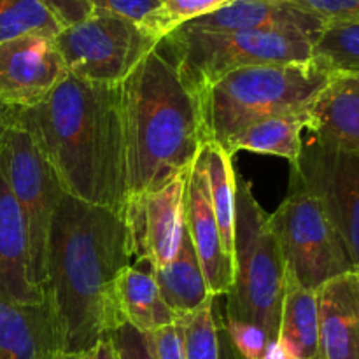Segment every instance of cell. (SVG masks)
Segmentation results:
<instances>
[{"instance_id": "1", "label": "cell", "mask_w": 359, "mask_h": 359, "mask_svg": "<svg viewBox=\"0 0 359 359\" xmlns=\"http://www.w3.org/2000/svg\"><path fill=\"white\" fill-rule=\"evenodd\" d=\"M128 265L121 214L63 193L49 231L46 294L72 356L91 353L125 323L118 283Z\"/></svg>"}, {"instance_id": "2", "label": "cell", "mask_w": 359, "mask_h": 359, "mask_svg": "<svg viewBox=\"0 0 359 359\" xmlns=\"http://www.w3.org/2000/svg\"><path fill=\"white\" fill-rule=\"evenodd\" d=\"M51 165L63 193L121 214L126 202L121 84L69 76L41 104L13 109Z\"/></svg>"}, {"instance_id": "3", "label": "cell", "mask_w": 359, "mask_h": 359, "mask_svg": "<svg viewBox=\"0 0 359 359\" xmlns=\"http://www.w3.org/2000/svg\"><path fill=\"white\" fill-rule=\"evenodd\" d=\"M121 126L128 196L189 170L207 142L200 91L163 41L121 83Z\"/></svg>"}, {"instance_id": "4", "label": "cell", "mask_w": 359, "mask_h": 359, "mask_svg": "<svg viewBox=\"0 0 359 359\" xmlns=\"http://www.w3.org/2000/svg\"><path fill=\"white\" fill-rule=\"evenodd\" d=\"M328 72L312 62L233 70L200 91L207 142L223 146L256 121L305 112L328 86Z\"/></svg>"}, {"instance_id": "5", "label": "cell", "mask_w": 359, "mask_h": 359, "mask_svg": "<svg viewBox=\"0 0 359 359\" xmlns=\"http://www.w3.org/2000/svg\"><path fill=\"white\" fill-rule=\"evenodd\" d=\"M284 290L286 265L270 214L237 172L233 284L226 294V318L258 325L277 340Z\"/></svg>"}, {"instance_id": "6", "label": "cell", "mask_w": 359, "mask_h": 359, "mask_svg": "<svg viewBox=\"0 0 359 359\" xmlns=\"http://www.w3.org/2000/svg\"><path fill=\"white\" fill-rule=\"evenodd\" d=\"M314 41L311 35L286 30L214 34L182 27L163 39L182 76L198 91L245 67L311 62Z\"/></svg>"}, {"instance_id": "7", "label": "cell", "mask_w": 359, "mask_h": 359, "mask_svg": "<svg viewBox=\"0 0 359 359\" xmlns=\"http://www.w3.org/2000/svg\"><path fill=\"white\" fill-rule=\"evenodd\" d=\"M270 223L279 241L286 277L298 286L318 291L335 277L356 272L321 202L293 174H290L287 196L270 214Z\"/></svg>"}, {"instance_id": "8", "label": "cell", "mask_w": 359, "mask_h": 359, "mask_svg": "<svg viewBox=\"0 0 359 359\" xmlns=\"http://www.w3.org/2000/svg\"><path fill=\"white\" fill-rule=\"evenodd\" d=\"M0 170L27 224L30 279L46 291L49 231L63 189L30 133L14 123L0 137Z\"/></svg>"}, {"instance_id": "9", "label": "cell", "mask_w": 359, "mask_h": 359, "mask_svg": "<svg viewBox=\"0 0 359 359\" xmlns=\"http://www.w3.org/2000/svg\"><path fill=\"white\" fill-rule=\"evenodd\" d=\"M55 44L69 74L95 84L119 86L158 41L130 21L95 13L60 32Z\"/></svg>"}, {"instance_id": "10", "label": "cell", "mask_w": 359, "mask_h": 359, "mask_svg": "<svg viewBox=\"0 0 359 359\" xmlns=\"http://www.w3.org/2000/svg\"><path fill=\"white\" fill-rule=\"evenodd\" d=\"M293 174L321 202L339 231L356 270L359 269V153L304 139Z\"/></svg>"}, {"instance_id": "11", "label": "cell", "mask_w": 359, "mask_h": 359, "mask_svg": "<svg viewBox=\"0 0 359 359\" xmlns=\"http://www.w3.org/2000/svg\"><path fill=\"white\" fill-rule=\"evenodd\" d=\"M191 168L161 188L126 198L121 217L130 258L149 270L167 266L177 256L186 235V188Z\"/></svg>"}, {"instance_id": "12", "label": "cell", "mask_w": 359, "mask_h": 359, "mask_svg": "<svg viewBox=\"0 0 359 359\" xmlns=\"http://www.w3.org/2000/svg\"><path fill=\"white\" fill-rule=\"evenodd\" d=\"M67 76L55 37L28 34L0 44V102L7 107L41 104Z\"/></svg>"}, {"instance_id": "13", "label": "cell", "mask_w": 359, "mask_h": 359, "mask_svg": "<svg viewBox=\"0 0 359 359\" xmlns=\"http://www.w3.org/2000/svg\"><path fill=\"white\" fill-rule=\"evenodd\" d=\"M0 359H81L67 349L51 300L18 304L0 297Z\"/></svg>"}, {"instance_id": "14", "label": "cell", "mask_w": 359, "mask_h": 359, "mask_svg": "<svg viewBox=\"0 0 359 359\" xmlns=\"http://www.w3.org/2000/svg\"><path fill=\"white\" fill-rule=\"evenodd\" d=\"M186 230L198 256L210 294L214 298L226 297L233 284V263L224 252L200 154L193 163L186 188Z\"/></svg>"}, {"instance_id": "15", "label": "cell", "mask_w": 359, "mask_h": 359, "mask_svg": "<svg viewBox=\"0 0 359 359\" xmlns=\"http://www.w3.org/2000/svg\"><path fill=\"white\" fill-rule=\"evenodd\" d=\"M321 18L283 0H233L207 16L193 20L182 28L196 32L286 30L318 37L325 27Z\"/></svg>"}, {"instance_id": "16", "label": "cell", "mask_w": 359, "mask_h": 359, "mask_svg": "<svg viewBox=\"0 0 359 359\" xmlns=\"http://www.w3.org/2000/svg\"><path fill=\"white\" fill-rule=\"evenodd\" d=\"M319 359H359V273L349 272L318 290Z\"/></svg>"}, {"instance_id": "17", "label": "cell", "mask_w": 359, "mask_h": 359, "mask_svg": "<svg viewBox=\"0 0 359 359\" xmlns=\"http://www.w3.org/2000/svg\"><path fill=\"white\" fill-rule=\"evenodd\" d=\"M0 297L18 304H41L46 291L30 279L25 217L0 170Z\"/></svg>"}, {"instance_id": "18", "label": "cell", "mask_w": 359, "mask_h": 359, "mask_svg": "<svg viewBox=\"0 0 359 359\" xmlns=\"http://www.w3.org/2000/svg\"><path fill=\"white\" fill-rule=\"evenodd\" d=\"M307 116L314 139L359 153V76H333Z\"/></svg>"}, {"instance_id": "19", "label": "cell", "mask_w": 359, "mask_h": 359, "mask_svg": "<svg viewBox=\"0 0 359 359\" xmlns=\"http://www.w3.org/2000/svg\"><path fill=\"white\" fill-rule=\"evenodd\" d=\"M309 126L307 111L265 118L238 130L223 144L230 154L249 151L256 154H272L297 165L304 146V130Z\"/></svg>"}, {"instance_id": "20", "label": "cell", "mask_w": 359, "mask_h": 359, "mask_svg": "<svg viewBox=\"0 0 359 359\" xmlns=\"http://www.w3.org/2000/svg\"><path fill=\"white\" fill-rule=\"evenodd\" d=\"M118 302L123 321L142 333L174 325L179 318L165 302L151 270L144 272L137 266H126L119 276Z\"/></svg>"}, {"instance_id": "21", "label": "cell", "mask_w": 359, "mask_h": 359, "mask_svg": "<svg viewBox=\"0 0 359 359\" xmlns=\"http://www.w3.org/2000/svg\"><path fill=\"white\" fill-rule=\"evenodd\" d=\"M151 273L168 307L177 316L193 314L214 300L188 231L177 256L167 266L151 270Z\"/></svg>"}, {"instance_id": "22", "label": "cell", "mask_w": 359, "mask_h": 359, "mask_svg": "<svg viewBox=\"0 0 359 359\" xmlns=\"http://www.w3.org/2000/svg\"><path fill=\"white\" fill-rule=\"evenodd\" d=\"M277 339L293 359H319L318 291L305 290L286 277Z\"/></svg>"}, {"instance_id": "23", "label": "cell", "mask_w": 359, "mask_h": 359, "mask_svg": "<svg viewBox=\"0 0 359 359\" xmlns=\"http://www.w3.org/2000/svg\"><path fill=\"white\" fill-rule=\"evenodd\" d=\"M203 167L209 182L210 202L219 228L224 252L231 263L235 262V205H237V170L233 167V154L221 144L205 142L202 151Z\"/></svg>"}, {"instance_id": "24", "label": "cell", "mask_w": 359, "mask_h": 359, "mask_svg": "<svg viewBox=\"0 0 359 359\" xmlns=\"http://www.w3.org/2000/svg\"><path fill=\"white\" fill-rule=\"evenodd\" d=\"M314 65L330 76H359V21H330L312 46Z\"/></svg>"}, {"instance_id": "25", "label": "cell", "mask_w": 359, "mask_h": 359, "mask_svg": "<svg viewBox=\"0 0 359 359\" xmlns=\"http://www.w3.org/2000/svg\"><path fill=\"white\" fill-rule=\"evenodd\" d=\"M60 32L42 0H0V44L28 34L56 37Z\"/></svg>"}, {"instance_id": "26", "label": "cell", "mask_w": 359, "mask_h": 359, "mask_svg": "<svg viewBox=\"0 0 359 359\" xmlns=\"http://www.w3.org/2000/svg\"><path fill=\"white\" fill-rule=\"evenodd\" d=\"M179 318L184 325L186 359H221L219 325L214 300L193 314Z\"/></svg>"}, {"instance_id": "27", "label": "cell", "mask_w": 359, "mask_h": 359, "mask_svg": "<svg viewBox=\"0 0 359 359\" xmlns=\"http://www.w3.org/2000/svg\"><path fill=\"white\" fill-rule=\"evenodd\" d=\"M93 7L95 13L112 14L137 25L158 42L165 39L161 32L160 0H93Z\"/></svg>"}, {"instance_id": "28", "label": "cell", "mask_w": 359, "mask_h": 359, "mask_svg": "<svg viewBox=\"0 0 359 359\" xmlns=\"http://www.w3.org/2000/svg\"><path fill=\"white\" fill-rule=\"evenodd\" d=\"M163 37L198 18L221 9L233 0H160Z\"/></svg>"}, {"instance_id": "29", "label": "cell", "mask_w": 359, "mask_h": 359, "mask_svg": "<svg viewBox=\"0 0 359 359\" xmlns=\"http://www.w3.org/2000/svg\"><path fill=\"white\" fill-rule=\"evenodd\" d=\"M221 325L235 353L244 359H262L266 346L272 340L265 330L252 323L224 318Z\"/></svg>"}, {"instance_id": "30", "label": "cell", "mask_w": 359, "mask_h": 359, "mask_svg": "<svg viewBox=\"0 0 359 359\" xmlns=\"http://www.w3.org/2000/svg\"><path fill=\"white\" fill-rule=\"evenodd\" d=\"M149 339L154 359H186L184 325L181 318L174 325L163 326L153 333H146Z\"/></svg>"}, {"instance_id": "31", "label": "cell", "mask_w": 359, "mask_h": 359, "mask_svg": "<svg viewBox=\"0 0 359 359\" xmlns=\"http://www.w3.org/2000/svg\"><path fill=\"white\" fill-rule=\"evenodd\" d=\"M291 4L330 21H359V0H291Z\"/></svg>"}, {"instance_id": "32", "label": "cell", "mask_w": 359, "mask_h": 359, "mask_svg": "<svg viewBox=\"0 0 359 359\" xmlns=\"http://www.w3.org/2000/svg\"><path fill=\"white\" fill-rule=\"evenodd\" d=\"M109 337L114 344L118 359H154L146 333L139 332L128 323H123Z\"/></svg>"}, {"instance_id": "33", "label": "cell", "mask_w": 359, "mask_h": 359, "mask_svg": "<svg viewBox=\"0 0 359 359\" xmlns=\"http://www.w3.org/2000/svg\"><path fill=\"white\" fill-rule=\"evenodd\" d=\"M62 30L79 25L93 16V0H42Z\"/></svg>"}, {"instance_id": "34", "label": "cell", "mask_w": 359, "mask_h": 359, "mask_svg": "<svg viewBox=\"0 0 359 359\" xmlns=\"http://www.w3.org/2000/svg\"><path fill=\"white\" fill-rule=\"evenodd\" d=\"M91 359H118L111 337H105L97 344V347L91 351Z\"/></svg>"}, {"instance_id": "35", "label": "cell", "mask_w": 359, "mask_h": 359, "mask_svg": "<svg viewBox=\"0 0 359 359\" xmlns=\"http://www.w3.org/2000/svg\"><path fill=\"white\" fill-rule=\"evenodd\" d=\"M262 359H293V358H291L290 351L286 349V346L277 339V340H270Z\"/></svg>"}, {"instance_id": "36", "label": "cell", "mask_w": 359, "mask_h": 359, "mask_svg": "<svg viewBox=\"0 0 359 359\" xmlns=\"http://www.w3.org/2000/svg\"><path fill=\"white\" fill-rule=\"evenodd\" d=\"M217 325H219V353H221V359H244L238 356L237 353H235V349L231 347L230 340H228L226 333H224L223 330V325H221V321L217 319Z\"/></svg>"}, {"instance_id": "37", "label": "cell", "mask_w": 359, "mask_h": 359, "mask_svg": "<svg viewBox=\"0 0 359 359\" xmlns=\"http://www.w3.org/2000/svg\"><path fill=\"white\" fill-rule=\"evenodd\" d=\"M11 121H13V109L0 102V137L6 132L7 126H11Z\"/></svg>"}, {"instance_id": "38", "label": "cell", "mask_w": 359, "mask_h": 359, "mask_svg": "<svg viewBox=\"0 0 359 359\" xmlns=\"http://www.w3.org/2000/svg\"><path fill=\"white\" fill-rule=\"evenodd\" d=\"M81 359H91V353L84 354V356H81Z\"/></svg>"}, {"instance_id": "39", "label": "cell", "mask_w": 359, "mask_h": 359, "mask_svg": "<svg viewBox=\"0 0 359 359\" xmlns=\"http://www.w3.org/2000/svg\"><path fill=\"white\" fill-rule=\"evenodd\" d=\"M283 2H291V0H283Z\"/></svg>"}, {"instance_id": "40", "label": "cell", "mask_w": 359, "mask_h": 359, "mask_svg": "<svg viewBox=\"0 0 359 359\" xmlns=\"http://www.w3.org/2000/svg\"><path fill=\"white\" fill-rule=\"evenodd\" d=\"M358 273H359V269H358Z\"/></svg>"}]
</instances>
